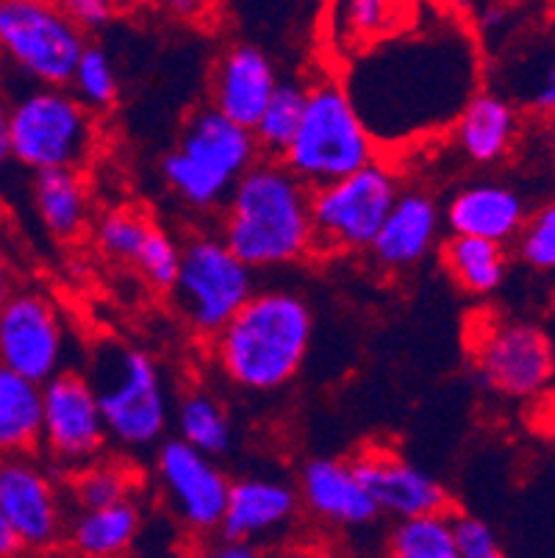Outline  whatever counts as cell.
Masks as SVG:
<instances>
[{"label": "cell", "instance_id": "38", "mask_svg": "<svg viewBox=\"0 0 555 558\" xmlns=\"http://www.w3.org/2000/svg\"><path fill=\"white\" fill-rule=\"evenodd\" d=\"M526 104L539 114L555 117V48L550 50L542 68L536 70V78L526 89Z\"/></svg>", "mask_w": 555, "mask_h": 558}, {"label": "cell", "instance_id": "21", "mask_svg": "<svg viewBox=\"0 0 555 558\" xmlns=\"http://www.w3.org/2000/svg\"><path fill=\"white\" fill-rule=\"evenodd\" d=\"M300 509L334 527H361L378 520V509L361 486L350 459H309L298 478Z\"/></svg>", "mask_w": 555, "mask_h": 558}, {"label": "cell", "instance_id": "29", "mask_svg": "<svg viewBox=\"0 0 555 558\" xmlns=\"http://www.w3.org/2000/svg\"><path fill=\"white\" fill-rule=\"evenodd\" d=\"M140 475L134 466L122 459H98L79 473L68 475V497L79 506V511L109 509V506L136 500Z\"/></svg>", "mask_w": 555, "mask_h": 558}, {"label": "cell", "instance_id": "14", "mask_svg": "<svg viewBox=\"0 0 555 558\" xmlns=\"http://www.w3.org/2000/svg\"><path fill=\"white\" fill-rule=\"evenodd\" d=\"M153 475L165 504L190 534L203 539L220 534L231 478L217 461L192 450L181 439H165L156 450Z\"/></svg>", "mask_w": 555, "mask_h": 558}, {"label": "cell", "instance_id": "17", "mask_svg": "<svg viewBox=\"0 0 555 558\" xmlns=\"http://www.w3.org/2000/svg\"><path fill=\"white\" fill-rule=\"evenodd\" d=\"M281 75L275 62L256 43H231L212 68L208 81V109L231 123L253 131L264 106L273 98Z\"/></svg>", "mask_w": 555, "mask_h": 558}, {"label": "cell", "instance_id": "10", "mask_svg": "<svg viewBox=\"0 0 555 558\" xmlns=\"http://www.w3.org/2000/svg\"><path fill=\"white\" fill-rule=\"evenodd\" d=\"M86 45L61 3L0 0V53L25 86L68 89Z\"/></svg>", "mask_w": 555, "mask_h": 558}, {"label": "cell", "instance_id": "46", "mask_svg": "<svg viewBox=\"0 0 555 558\" xmlns=\"http://www.w3.org/2000/svg\"><path fill=\"white\" fill-rule=\"evenodd\" d=\"M550 442L555 445V423H553V430H550Z\"/></svg>", "mask_w": 555, "mask_h": 558}, {"label": "cell", "instance_id": "2", "mask_svg": "<svg viewBox=\"0 0 555 558\" xmlns=\"http://www.w3.org/2000/svg\"><path fill=\"white\" fill-rule=\"evenodd\" d=\"M220 211V240L253 272L281 270L314 256L312 190L283 161L258 159Z\"/></svg>", "mask_w": 555, "mask_h": 558}, {"label": "cell", "instance_id": "36", "mask_svg": "<svg viewBox=\"0 0 555 558\" xmlns=\"http://www.w3.org/2000/svg\"><path fill=\"white\" fill-rule=\"evenodd\" d=\"M456 542H458V558H506L495 531H492L481 517L458 514Z\"/></svg>", "mask_w": 555, "mask_h": 558}, {"label": "cell", "instance_id": "18", "mask_svg": "<svg viewBox=\"0 0 555 558\" xmlns=\"http://www.w3.org/2000/svg\"><path fill=\"white\" fill-rule=\"evenodd\" d=\"M442 206L420 186H403L370 245V258L384 272H409L442 245Z\"/></svg>", "mask_w": 555, "mask_h": 558}, {"label": "cell", "instance_id": "23", "mask_svg": "<svg viewBox=\"0 0 555 558\" xmlns=\"http://www.w3.org/2000/svg\"><path fill=\"white\" fill-rule=\"evenodd\" d=\"M34 211L45 231L59 242L79 240L92 222V192L81 170L34 172Z\"/></svg>", "mask_w": 555, "mask_h": 558}, {"label": "cell", "instance_id": "39", "mask_svg": "<svg viewBox=\"0 0 555 558\" xmlns=\"http://www.w3.org/2000/svg\"><path fill=\"white\" fill-rule=\"evenodd\" d=\"M186 558H267V556L262 553V547L242 545V542H228L222 539V536H212V539H203Z\"/></svg>", "mask_w": 555, "mask_h": 558}, {"label": "cell", "instance_id": "31", "mask_svg": "<svg viewBox=\"0 0 555 558\" xmlns=\"http://www.w3.org/2000/svg\"><path fill=\"white\" fill-rule=\"evenodd\" d=\"M159 222L145 215L142 209H131V206H117L100 215L95 222V245L100 247L106 258L117 264H129L136 267V262L145 253L150 233L156 231Z\"/></svg>", "mask_w": 555, "mask_h": 558}, {"label": "cell", "instance_id": "15", "mask_svg": "<svg viewBox=\"0 0 555 558\" xmlns=\"http://www.w3.org/2000/svg\"><path fill=\"white\" fill-rule=\"evenodd\" d=\"M64 486L37 456L0 459V514L31 550H48L68 534Z\"/></svg>", "mask_w": 555, "mask_h": 558}, {"label": "cell", "instance_id": "16", "mask_svg": "<svg viewBox=\"0 0 555 558\" xmlns=\"http://www.w3.org/2000/svg\"><path fill=\"white\" fill-rule=\"evenodd\" d=\"M353 461L355 475L370 500L395 522L450 511V492L442 481L425 473L391 448H364Z\"/></svg>", "mask_w": 555, "mask_h": 558}, {"label": "cell", "instance_id": "30", "mask_svg": "<svg viewBox=\"0 0 555 558\" xmlns=\"http://www.w3.org/2000/svg\"><path fill=\"white\" fill-rule=\"evenodd\" d=\"M386 558H458L456 517L447 511L395 522L386 539Z\"/></svg>", "mask_w": 555, "mask_h": 558}, {"label": "cell", "instance_id": "20", "mask_svg": "<svg viewBox=\"0 0 555 558\" xmlns=\"http://www.w3.org/2000/svg\"><path fill=\"white\" fill-rule=\"evenodd\" d=\"M528 215L526 195L506 181L492 179L458 186L442 209L450 236H472L503 247L517 240Z\"/></svg>", "mask_w": 555, "mask_h": 558}, {"label": "cell", "instance_id": "3", "mask_svg": "<svg viewBox=\"0 0 555 558\" xmlns=\"http://www.w3.org/2000/svg\"><path fill=\"white\" fill-rule=\"evenodd\" d=\"M314 339V312L294 289H256L212 339L217 373L242 392L269 395L303 369Z\"/></svg>", "mask_w": 555, "mask_h": 558}, {"label": "cell", "instance_id": "6", "mask_svg": "<svg viewBox=\"0 0 555 558\" xmlns=\"http://www.w3.org/2000/svg\"><path fill=\"white\" fill-rule=\"evenodd\" d=\"M378 145L366 131L342 81L317 78L309 84L303 120L283 167L309 190H323L378 161Z\"/></svg>", "mask_w": 555, "mask_h": 558}, {"label": "cell", "instance_id": "28", "mask_svg": "<svg viewBox=\"0 0 555 558\" xmlns=\"http://www.w3.org/2000/svg\"><path fill=\"white\" fill-rule=\"evenodd\" d=\"M305 100H309V84L303 78L278 81L273 98L264 106L258 123L253 125V140L262 159H283L303 120Z\"/></svg>", "mask_w": 555, "mask_h": 558}, {"label": "cell", "instance_id": "43", "mask_svg": "<svg viewBox=\"0 0 555 558\" xmlns=\"http://www.w3.org/2000/svg\"><path fill=\"white\" fill-rule=\"evenodd\" d=\"M275 558H323V556H319V553H312V550H287Z\"/></svg>", "mask_w": 555, "mask_h": 558}, {"label": "cell", "instance_id": "42", "mask_svg": "<svg viewBox=\"0 0 555 558\" xmlns=\"http://www.w3.org/2000/svg\"><path fill=\"white\" fill-rule=\"evenodd\" d=\"M12 276H9V264L7 258H3V253H0V306L9 301V295H12Z\"/></svg>", "mask_w": 555, "mask_h": 558}, {"label": "cell", "instance_id": "8", "mask_svg": "<svg viewBox=\"0 0 555 558\" xmlns=\"http://www.w3.org/2000/svg\"><path fill=\"white\" fill-rule=\"evenodd\" d=\"M172 306L183 326L212 342L256 295V272L244 267L217 231H197L181 245Z\"/></svg>", "mask_w": 555, "mask_h": 558}, {"label": "cell", "instance_id": "24", "mask_svg": "<svg viewBox=\"0 0 555 558\" xmlns=\"http://www.w3.org/2000/svg\"><path fill=\"white\" fill-rule=\"evenodd\" d=\"M142 531V511L136 500L109 509L79 511L68 525V539L81 558H122L134 547Z\"/></svg>", "mask_w": 555, "mask_h": 558}, {"label": "cell", "instance_id": "41", "mask_svg": "<svg viewBox=\"0 0 555 558\" xmlns=\"http://www.w3.org/2000/svg\"><path fill=\"white\" fill-rule=\"evenodd\" d=\"M12 159V145H9V98L0 95V167Z\"/></svg>", "mask_w": 555, "mask_h": 558}, {"label": "cell", "instance_id": "12", "mask_svg": "<svg viewBox=\"0 0 555 558\" xmlns=\"http://www.w3.org/2000/svg\"><path fill=\"white\" fill-rule=\"evenodd\" d=\"M68 326L43 292H12L0 306V367L45 387L64 373Z\"/></svg>", "mask_w": 555, "mask_h": 558}, {"label": "cell", "instance_id": "5", "mask_svg": "<svg viewBox=\"0 0 555 558\" xmlns=\"http://www.w3.org/2000/svg\"><path fill=\"white\" fill-rule=\"evenodd\" d=\"M98 395L109 442L129 453L159 448L172 420V403L156 359L131 344H106L84 373Z\"/></svg>", "mask_w": 555, "mask_h": 558}, {"label": "cell", "instance_id": "19", "mask_svg": "<svg viewBox=\"0 0 555 558\" xmlns=\"http://www.w3.org/2000/svg\"><path fill=\"white\" fill-rule=\"evenodd\" d=\"M300 514L298 486L281 475L253 473L231 481L220 534L228 542L258 547L283 534Z\"/></svg>", "mask_w": 555, "mask_h": 558}, {"label": "cell", "instance_id": "35", "mask_svg": "<svg viewBox=\"0 0 555 558\" xmlns=\"http://www.w3.org/2000/svg\"><path fill=\"white\" fill-rule=\"evenodd\" d=\"M178 264H181V242L167 228L156 226L134 270L145 278L147 287L170 295L178 278Z\"/></svg>", "mask_w": 555, "mask_h": 558}, {"label": "cell", "instance_id": "9", "mask_svg": "<svg viewBox=\"0 0 555 558\" xmlns=\"http://www.w3.org/2000/svg\"><path fill=\"white\" fill-rule=\"evenodd\" d=\"M400 190L403 181L384 159L314 190V256H355L370 251Z\"/></svg>", "mask_w": 555, "mask_h": 558}, {"label": "cell", "instance_id": "27", "mask_svg": "<svg viewBox=\"0 0 555 558\" xmlns=\"http://www.w3.org/2000/svg\"><path fill=\"white\" fill-rule=\"evenodd\" d=\"M442 267L467 295H492L506 283L508 247L472 236H447L439 245Z\"/></svg>", "mask_w": 555, "mask_h": 558}, {"label": "cell", "instance_id": "25", "mask_svg": "<svg viewBox=\"0 0 555 558\" xmlns=\"http://www.w3.org/2000/svg\"><path fill=\"white\" fill-rule=\"evenodd\" d=\"M43 442V387L0 367V459L37 456Z\"/></svg>", "mask_w": 555, "mask_h": 558}, {"label": "cell", "instance_id": "33", "mask_svg": "<svg viewBox=\"0 0 555 558\" xmlns=\"http://www.w3.org/2000/svg\"><path fill=\"white\" fill-rule=\"evenodd\" d=\"M68 89L92 114L109 111L117 104V98H120V78H117L114 59H111L104 45H86L79 64H75V73L70 78Z\"/></svg>", "mask_w": 555, "mask_h": 558}, {"label": "cell", "instance_id": "32", "mask_svg": "<svg viewBox=\"0 0 555 558\" xmlns=\"http://www.w3.org/2000/svg\"><path fill=\"white\" fill-rule=\"evenodd\" d=\"M336 12H342V17H336V23H339L336 34L345 39H353L359 53L384 43L391 34L403 32L406 25H411L409 17H406L409 9L384 3V0H350V3H339Z\"/></svg>", "mask_w": 555, "mask_h": 558}, {"label": "cell", "instance_id": "45", "mask_svg": "<svg viewBox=\"0 0 555 558\" xmlns=\"http://www.w3.org/2000/svg\"><path fill=\"white\" fill-rule=\"evenodd\" d=\"M7 70H9V64H7V59H3V53H0V81H3Z\"/></svg>", "mask_w": 555, "mask_h": 558}, {"label": "cell", "instance_id": "22", "mask_svg": "<svg viewBox=\"0 0 555 558\" xmlns=\"http://www.w3.org/2000/svg\"><path fill=\"white\" fill-rule=\"evenodd\" d=\"M450 134L456 150L470 165L495 167L517 150L522 120L511 98L492 89H478L456 117Z\"/></svg>", "mask_w": 555, "mask_h": 558}, {"label": "cell", "instance_id": "11", "mask_svg": "<svg viewBox=\"0 0 555 558\" xmlns=\"http://www.w3.org/2000/svg\"><path fill=\"white\" fill-rule=\"evenodd\" d=\"M109 448L98 395L79 369H64L43 387V442L48 466L64 478L92 461L104 459Z\"/></svg>", "mask_w": 555, "mask_h": 558}, {"label": "cell", "instance_id": "4", "mask_svg": "<svg viewBox=\"0 0 555 558\" xmlns=\"http://www.w3.org/2000/svg\"><path fill=\"white\" fill-rule=\"evenodd\" d=\"M258 159L253 131L201 106L186 117L176 148L161 159V179L183 209L212 215L226 206L233 186Z\"/></svg>", "mask_w": 555, "mask_h": 558}, {"label": "cell", "instance_id": "47", "mask_svg": "<svg viewBox=\"0 0 555 558\" xmlns=\"http://www.w3.org/2000/svg\"><path fill=\"white\" fill-rule=\"evenodd\" d=\"M553 301H555V292H553Z\"/></svg>", "mask_w": 555, "mask_h": 558}, {"label": "cell", "instance_id": "26", "mask_svg": "<svg viewBox=\"0 0 555 558\" xmlns=\"http://www.w3.org/2000/svg\"><path fill=\"white\" fill-rule=\"evenodd\" d=\"M176 430L183 445H190L208 459H220L233 445V423L220 395L208 387H190L176 403Z\"/></svg>", "mask_w": 555, "mask_h": 558}, {"label": "cell", "instance_id": "40", "mask_svg": "<svg viewBox=\"0 0 555 558\" xmlns=\"http://www.w3.org/2000/svg\"><path fill=\"white\" fill-rule=\"evenodd\" d=\"M25 550V545L20 542L17 531L12 527V522L0 514V558H20V553Z\"/></svg>", "mask_w": 555, "mask_h": 558}, {"label": "cell", "instance_id": "7", "mask_svg": "<svg viewBox=\"0 0 555 558\" xmlns=\"http://www.w3.org/2000/svg\"><path fill=\"white\" fill-rule=\"evenodd\" d=\"M9 145L34 172L81 170L98 148L95 114L70 89L25 86L9 100Z\"/></svg>", "mask_w": 555, "mask_h": 558}, {"label": "cell", "instance_id": "44", "mask_svg": "<svg viewBox=\"0 0 555 558\" xmlns=\"http://www.w3.org/2000/svg\"><path fill=\"white\" fill-rule=\"evenodd\" d=\"M550 159H553V165H555V125H553V131H550Z\"/></svg>", "mask_w": 555, "mask_h": 558}, {"label": "cell", "instance_id": "13", "mask_svg": "<svg viewBox=\"0 0 555 558\" xmlns=\"http://www.w3.org/2000/svg\"><path fill=\"white\" fill-rule=\"evenodd\" d=\"M475 375L481 387L503 398H536L555 375L553 342L533 323L503 319L478 337Z\"/></svg>", "mask_w": 555, "mask_h": 558}, {"label": "cell", "instance_id": "34", "mask_svg": "<svg viewBox=\"0 0 555 558\" xmlns=\"http://www.w3.org/2000/svg\"><path fill=\"white\" fill-rule=\"evenodd\" d=\"M514 247L531 270L555 272V197L528 215Z\"/></svg>", "mask_w": 555, "mask_h": 558}, {"label": "cell", "instance_id": "1", "mask_svg": "<svg viewBox=\"0 0 555 558\" xmlns=\"http://www.w3.org/2000/svg\"><path fill=\"white\" fill-rule=\"evenodd\" d=\"M478 59L456 25L391 34L361 50L342 86L378 148L453 129L478 93Z\"/></svg>", "mask_w": 555, "mask_h": 558}, {"label": "cell", "instance_id": "37", "mask_svg": "<svg viewBox=\"0 0 555 558\" xmlns=\"http://www.w3.org/2000/svg\"><path fill=\"white\" fill-rule=\"evenodd\" d=\"M61 9L86 39L104 34L117 20V7L111 0H68L61 3Z\"/></svg>", "mask_w": 555, "mask_h": 558}]
</instances>
